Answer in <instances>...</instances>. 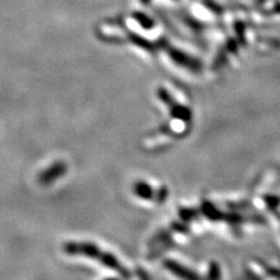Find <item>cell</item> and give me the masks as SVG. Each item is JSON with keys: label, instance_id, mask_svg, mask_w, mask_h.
Masks as SVG:
<instances>
[{"label": "cell", "instance_id": "cell-7", "mask_svg": "<svg viewBox=\"0 0 280 280\" xmlns=\"http://www.w3.org/2000/svg\"><path fill=\"white\" fill-rule=\"evenodd\" d=\"M168 196V189L163 186L161 188L158 189V192L155 193V196H154V200L157 201V203H164L165 201H166Z\"/></svg>", "mask_w": 280, "mask_h": 280}, {"label": "cell", "instance_id": "cell-10", "mask_svg": "<svg viewBox=\"0 0 280 280\" xmlns=\"http://www.w3.org/2000/svg\"><path fill=\"white\" fill-rule=\"evenodd\" d=\"M106 280H119V279H117V278H108Z\"/></svg>", "mask_w": 280, "mask_h": 280}, {"label": "cell", "instance_id": "cell-4", "mask_svg": "<svg viewBox=\"0 0 280 280\" xmlns=\"http://www.w3.org/2000/svg\"><path fill=\"white\" fill-rule=\"evenodd\" d=\"M164 266L166 267L168 271H171L173 274L177 275V277H180L183 280H199L197 275H195L193 272L187 270L186 267H183L182 265H180V264H177L176 262H174V260H171V259L165 260Z\"/></svg>", "mask_w": 280, "mask_h": 280}, {"label": "cell", "instance_id": "cell-9", "mask_svg": "<svg viewBox=\"0 0 280 280\" xmlns=\"http://www.w3.org/2000/svg\"><path fill=\"white\" fill-rule=\"evenodd\" d=\"M149 2H151V0H141V3H144V4H148Z\"/></svg>", "mask_w": 280, "mask_h": 280}, {"label": "cell", "instance_id": "cell-1", "mask_svg": "<svg viewBox=\"0 0 280 280\" xmlns=\"http://www.w3.org/2000/svg\"><path fill=\"white\" fill-rule=\"evenodd\" d=\"M65 254L69 256H85L89 258H96L101 264L109 269L114 270L121 278L125 280L131 279V273L121 264L116 256L109 254L106 251H102L100 247L90 242H68L63 245Z\"/></svg>", "mask_w": 280, "mask_h": 280}, {"label": "cell", "instance_id": "cell-3", "mask_svg": "<svg viewBox=\"0 0 280 280\" xmlns=\"http://www.w3.org/2000/svg\"><path fill=\"white\" fill-rule=\"evenodd\" d=\"M157 95L158 97L160 98L161 101L164 102L165 104L168 105L169 108H171V114L174 118H182V119H187L188 118V111L186 109L181 108V106L177 105L174 101H173V98L171 95H169L166 90L160 88L157 90Z\"/></svg>", "mask_w": 280, "mask_h": 280}, {"label": "cell", "instance_id": "cell-6", "mask_svg": "<svg viewBox=\"0 0 280 280\" xmlns=\"http://www.w3.org/2000/svg\"><path fill=\"white\" fill-rule=\"evenodd\" d=\"M168 237H169V231L168 230H161L160 232H158L154 237L152 238L151 245L154 246V245H158V244L164 243L165 240H166Z\"/></svg>", "mask_w": 280, "mask_h": 280}, {"label": "cell", "instance_id": "cell-5", "mask_svg": "<svg viewBox=\"0 0 280 280\" xmlns=\"http://www.w3.org/2000/svg\"><path fill=\"white\" fill-rule=\"evenodd\" d=\"M133 192H135V194L138 197H140V199L147 201L154 200V189L152 188V186H149L148 183H146L145 181H138V182H136L135 186H133Z\"/></svg>", "mask_w": 280, "mask_h": 280}, {"label": "cell", "instance_id": "cell-8", "mask_svg": "<svg viewBox=\"0 0 280 280\" xmlns=\"http://www.w3.org/2000/svg\"><path fill=\"white\" fill-rule=\"evenodd\" d=\"M137 274L138 277L140 278V280H151V278H149V275L146 273V271L144 269H141V267H137Z\"/></svg>", "mask_w": 280, "mask_h": 280}, {"label": "cell", "instance_id": "cell-2", "mask_svg": "<svg viewBox=\"0 0 280 280\" xmlns=\"http://www.w3.org/2000/svg\"><path fill=\"white\" fill-rule=\"evenodd\" d=\"M67 172V165L63 161H56L53 165H50L48 168L40 173L39 175V183L41 186H48V184L53 183L54 181L60 179V177Z\"/></svg>", "mask_w": 280, "mask_h": 280}]
</instances>
